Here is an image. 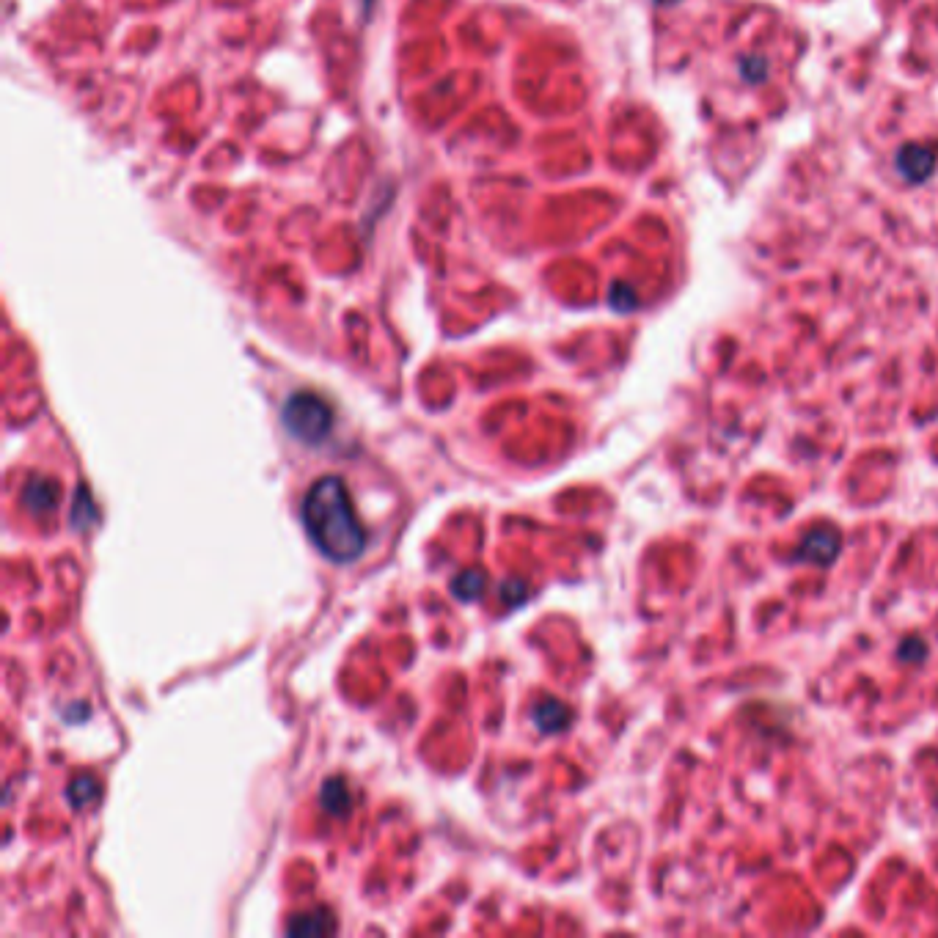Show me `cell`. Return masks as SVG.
Returning a JSON list of instances; mask_svg holds the SVG:
<instances>
[{
  "instance_id": "obj_4",
  "label": "cell",
  "mask_w": 938,
  "mask_h": 938,
  "mask_svg": "<svg viewBox=\"0 0 938 938\" xmlns=\"http://www.w3.org/2000/svg\"><path fill=\"white\" fill-rule=\"evenodd\" d=\"M287 930L289 936H328V933L336 930V919H333L331 911L317 908V911H311V914L292 916Z\"/></svg>"
},
{
  "instance_id": "obj_1",
  "label": "cell",
  "mask_w": 938,
  "mask_h": 938,
  "mask_svg": "<svg viewBox=\"0 0 938 938\" xmlns=\"http://www.w3.org/2000/svg\"><path fill=\"white\" fill-rule=\"evenodd\" d=\"M300 518L314 548L331 562H355L364 553L366 529L342 476H320L303 498Z\"/></svg>"
},
{
  "instance_id": "obj_8",
  "label": "cell",
  "mask_w": 938,
  "mask_h": 938,
  "mask_svg": "<svg viewBox=\"0 0 938 938\" xmlns=\"http://www.w3.org/2000/svg\"><path fill=\"white\" fill-rule=\"evenodd\" d=\"M534 718H537V724L545 732H556V729L564 727V718H567V710L562 705H556V702H542L537 710H534Z\"/></svg>"
},
{
  "instance_id": "obj_5",
  "label": "cell",
  "mask_w": 938,
  "mask_h": 938,
  "mask_svg": "<svg viewBox=\"0 0 938 938\" xmlns=\"http://www.w3.org/2000/svg\"><path fill=\"white\" fill-rule=\"evenodd\" d=\"M485 581H487V575L482 573V570H476V567L463 570L460 575H454V581H452L454 597H460V600H465V603H471V600H476V597L485 592Z\"/></svg>"
},
{
  "instance_id": "obj_3",
  "label": "cell",
  "mask_w": 938,
  "mask_h": 938,
  "mask_svg": "<svg viewBox=\"0 0 938 938\" xmlns=\"http://www.w3.org/2000/svg\"><path fill=\"white\" fill-rule=\"evenodd\" d=\"M58 482L50 476H31L23 490V504L34 515H50L58 507Z\"/></svg>"
},
{
  "instance_id": "obj_2",
  "label": "cell",
  "mask_w": 938,
  "mask_h": 938,
  "mask_svg": "<svg viewBox=\"0 0 938 938\" xmlns=\"http://www.w3.org/2000/svg\"><path fill=\"white\" fill-rule=\"evenodd\" d=\"M281 421L295 441L306 443V446H320L333 430V410L317 394L298 391L284 402Z\"/></svg>"
},
{
  "instance_id": "obj_7",
  "label": "cell",
  "mask_w": 938,
  "mask_h": 938,
  "mask_svg": "<svg viewBox=\"0 0 938 938\" xmlns=\"http://www.w3.org/2000/svg\"><path fill=\"white\" fill-rule=\"evenodd\" d=\"M97 795H100V784H97V779H91V776H78V779L72 782V787H69V801L75 804V809L89 806Z\"/></svg>"
},
{
  "instance_id": "obj_6",
  "label": "cell",
  "mask_w": 938,
  "mask_h": 938,
  "mask_svg": "<svg viewBox=\"0 0 938 938\" xmlns=\"http://www.w3.org/2000/svg\"><path fill=\"white\" fill-rule=\"evenodd\" d=\"M320 804L325 812H331V815H344L347 812V806H350V793H347V787H344L342 779H328L325 787H322L320 795Z\"/></svg>"
}]
</instances>
